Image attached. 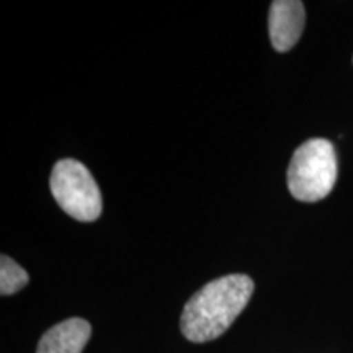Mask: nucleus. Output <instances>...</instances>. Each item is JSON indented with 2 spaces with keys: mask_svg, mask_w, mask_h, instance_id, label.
Returning a JSON list of instances; mask_svg holds the SVG:
<instances>
[{
  "mask_svg": "<svg viewBox=\"0 0 353 353\" xmlns=\"http://www.w3.org/2000/svg\"><path fill=\"white\" fill-rule=\"evenodd\" d=\"M306 23V12L299 0H275L268 15V30L273 48L280 52L290 51L301 38Z\"/></svg>",
  "mask_w": 353,
  "mask_h": 353,
  "instance_id": "obj_4",
  "label": "nucleus"
},
{
  "mask_svg": "<svg viewBox=\"0 0 353 353\" xmlns=\"http://www.w3.org/2000/svg\"><path fill=\"white\" fill-rule=\"evenodd\" d=\"M92 327L85 319L72 317L46 330L38 343L37 353H82Z\"/></svg>",
  "mask_w": 353,
  "mask_h": 353,
  "instance_id": "obj_5",
  "label": "nucleus"
},
{
  "mask_svg": "<svg viewBox=\"0 0 353 353\" xmlns=\"http://www.w3.org/2000/svg\"><path fill=\"white\" fill-rule=\"evenodd\" d=\"M254 293L252 278L234 273L210 281L185 304L180 329L190 342L214 341L231 327Z\"/></svg>",
  "mask_w": 353,
  "mask_h": 353,
  "instance_id": "obj_1",
  "label": "nucleus"
},
{
  "mask_svg": "<svg viewBox=\"0 0 353 353\" xmlns=\"http://www.w3.org/2000/svg\"><path fill=\"white\" fill-rule=\"evenodd\" d=\"M28 273L13 262L10 257L2 255L0 257V293L2 296H10L28 285Z\"/></svg>",
  "mask_w": 353,
  "mask_h": 353,
  "instance_id": "obj_6",
  "label": "nucleus"
},
{
  "mask_svg": "<svg viewBox=\"0 0 353 353\" xmlns=\"http://www.w3.org/2000/svg\"><path fill=\"white\" fill-rule=\"evenodd\" d=\"M51 193L70 218L92 223L101 214V195L95 179L83 164L63 159L54 165L50 179Z\"/></svg>",
  "mask_w": 353,
  "mask_h": 353,
  "instance_id": "obj_3",
  "label": "nucleus"
},
{
  "mask_svg": "<svg viewBox=\"0 0 353 353\" xmlns=\"http://www.w3.org/2000/svg\"><path fill=\"white\" fill-rule=\"evenodd\" d=\"M290 193L296 200L316 203L332 192L337 182V156L327 139H309L291 157L286 174Z\"/></svg>",
  "mask_w": 353,
  "mask_h": 353,
  "instance_id": "obj_2",
  "label": "nucleus"
}]
</instances>
